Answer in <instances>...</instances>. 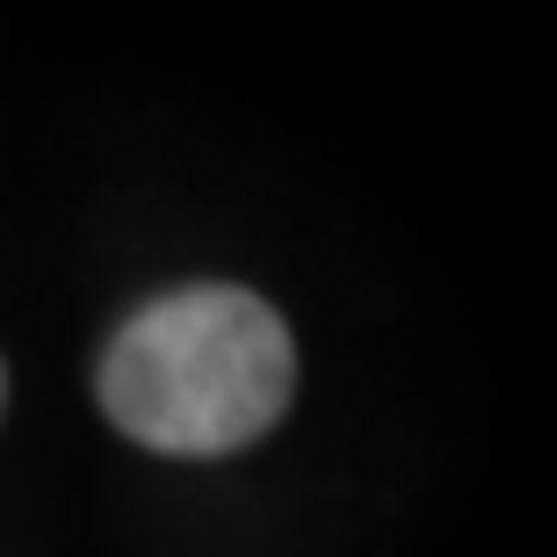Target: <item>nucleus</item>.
Returning <instances> with one entry per match:
<instances>
[{"label":"nucleus","instance_id":"f257e3e1","mask_svg":"<svg viewBox=\"0 0 557 557\" xmlns=\"http://www.w3.org/2000/svg\"><path fill=\"white\" fill-rule=\"evenodd\" d=\"M297 384V348L253 289L188 283L131 311L102 355V413L160 456H225L269 434Z\"/></svg>","mask_w":557,"mask_h":557},{"label":"nucleus","instance_id":"f03ea898","mask_svg":"<svg viewBox=\"0 0 557 557\" xmlns=\"http://www.w3.org/2000/svg\"><path fill=\"white\" fill-rule=\"evenodd\" d=\"M0 398H8V376H0Z\"/></svg>","mask_w":557,"mask_h":557}]
</instances>
